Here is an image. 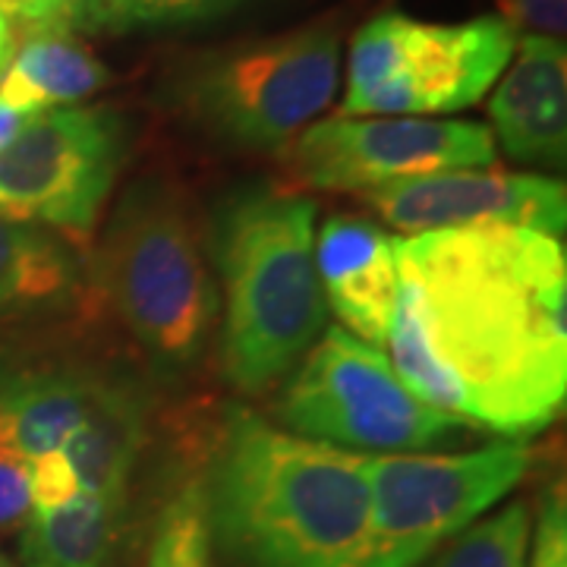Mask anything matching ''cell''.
<instances>
[{
	"instance_id": "6da1fadb",
	"label": "cell",
	"mask_w": 567,
	"mask_h": 567,
	"mask_svg": "<svg viewBox=\"0 0 567 567\" xmlns=\"http://www.w3.org/2000/svg\"><path fill=\"white\" fill-rule=\"evenodd\" d=\"M385 353L425 404L507 439L546 429L567 394V259L529 227L394 240Z\"/></svg>"
},
{
	"instance_id": "30bf717a",
	"label": "cell",
	"mask_w": 567,
	"mask_h": 567,
	"mask_svg": "<svg viewBox=\"0 0 567 567\" xmlns=\"http://www.w3.org/2000/svg\"><path fill=\"white\" fill-rule=\"evenodd\" d=\"M495 162L492 130L447 117H331L309 123L287 145L290 177L312 189L363 193L372 186Z\"/></svg>"
},
{
	"instance_id": "e0dca14e",
	"label": "cell",
	"mask_w": 567,
	"mask_h": 567,
	"mask_svg": "<svg viewBox=\"0 0 567 567\" xmlns=\"http://www.w3.org/2000/svg\"><path fill=\"white\" fill-rule=\"evenodd\" d=\"M107 82L104 63L58 22L32 25L0 70V102L39 114L95 95Z\"/></svg>"
},
{
	"instance_id": "2e32d148",
	"label": "cell",
	"mask_w": 567,
	"mask_h": 567,
	"mask_svg": "<svg viewBox=\"0 0 567 567\" xmlns=\"http://www.w3.org/2000/svg\"><path fill=\"white\" fill-rule=\"evenodd\" d=\"M148 435V394L130 375L99 372L80 425L63 442V457L80 492L130 495V480Z\"/></svg>"
},
{
	"instance_id": "d6986e66",
	"label": "cell",
	"mask_w": 567,
	"mask_h": 567,
	"mask_svg": "<svg viewBox=\"0 0 567 567\" xmlns=\"http://www.w3.org/2000/svg\"><path fill=\"white\" fill-rule=\"evenodd\" d=\"M237 0H70L58 25L70 32L123 35L215 17Z\"/></svg>"
},
{
	"instance_id": "44dd1931",
	"label": "cell",
	"mask_w": 567,
	"mask_h": 567,
	"mask_svg": "<svg viewBox=\"0 0 567 567\" xmlns=\"http://www.w3.org/2000/svg\"><path fill=\"white\" fill-rule=\"evenodd\" d=\"M212 551L203 488L186 486L158 514L142 567H212Z\"/></svg>"
},
{
	"instance_id": "484cf974",
	"label": "cell",
	"mask_w": 567,
	"mask_h": 567,
	"mask_svg": "<svg viewBox=\"0 0 567 567\" xmlns=\"http://www.w3.org/2000/svg\"><path fill=\"white\" fill-rule=\"evenodd\" d=\"M70 0H17L10 10H7V20L22 22L25 29L32 25H48V22H58L63 17Z\"/></svg>"
},
{
	"instance_id": "7a4b0ae2",
	"label": "cell",
	"mask_w": 567,
	"mask_h": 567,
	"mask_svg": "<svg viewBox=\"0 0 567 567\" xmlns=\"http://www.w3.org/2000/svg\"><path fill=\"white\" fill-rule=\"evenodd\" d=\"M199 488L212 546L234 567L365 565V454L234 410Z\"/></svg>"
},
{
	"instance_id": "ac0fdd59",
	"label": "cell",
	"mask_w": 567,
	"mask_h": 567,
	"mask_svg": "<svg viewBox=\"0 0 567 567\" xmlns=\"http://www.w3.org/2000/svg\"><path fill=\"white\" fill-rule=\"evenodd\" d=\"M130 495H92L29 511L20 536L22 567H114Z\"/></svg>"
},
{
	"instance_id": "8992f818",
	"label": "cell",
	"mask_w": 567,
	"mask_h": 567,
	"mask_svg": "<svg viewBox=\"0 0 567 567\" xmlns=\"http://www.w3.org/2000/svg\"><path fill=\"white\" fill-rule=\"evenodd\" d=\"M517 32L502 17L420 22L382 13L357 32L341 117H432L476 104L505 73Z\"/></svg>"
},
{
	"instance_id": "f546056e",
	"label": "cell",
	"mask_w": 567,
	"mask_h": 567,
	"mask_svg": "<svg viewBox=\"0 0 567 567\" xmlns=\"http://www.w3.org/2000/svg\"><path fill=\"white\" fill-rule=\"evenodd\" d=\"M0 567H10V561H7V558H3V555H0Z\"/></svg>"
},
{
	"instance_id": "ffe728a7",
	"label": "cell",
	"mask_w": 567,
	"mask_h": 567,
	"mask_svg": "<svg viewBox=\"0 0 567 567\" xmlns=\"http://www.w3.org/2000/svg\"><path fill=\"white\" fill-rule=\"evenodd\" d=\"M529 536V507L524 502H511L447 539L420 567H527Z\"/></svg>"
},
{
	"instance_id": "ba28073f",
	"label": "cell",
	"mask_w": 567,
	"mask_h": 567,
	"mask_svg": "<svg viewBox=\"0 0 567 567\" xmlns=\"http://www.w3.org/2000/svg\"><path fill=\"white\" fill-rule=\"evenodd\" d=\"M520 439L461 454H365L369 548L363 567H420L527 476Z\"/></svg>"
},
{
	"instance_id": "4316f807",
	"label": "cell",
	"mask_w": 567,
	"mask_h": 567,
	"mask_svg": "<svg viewBox=\"0 0 567 567\" xmlns=\"http://www.w3.org/2000/svg\"><path fill=\"white\" fill-rule=\"evenodd\" d=\"M32 114H25V111H17V107H10V104L0 102V145L3 142H10L17 133H20V126L29 121Z\"/></svg>"
},
{
	"instance_id": "9c48e42d",
	"label": "cell",
	"mask_w": 567,
	"mask_h": 567,
	"mask_svg": "<svg viewBox=\"0 0 567 567\" xmlns=\"http://www.w3.org/2000/svg\"><path fill=\"white\" fill-rule=\"evenodd\" d=\"M126 158L111 107H51L0 145V218L89 237Z\"/></svg>"
},
{
	"instance_id": "d4e9b609",
	"label": "cell",
	"mask_w": 567,
	"mask_h": 567,
	"mask_svg": "<svg viewBox=\"0 0 567 567\" xmlns=\"http://www.w3.org/2000/svg\"><path fill=\"white\" fill-rule=\"evenodd\" d=\"M502 10V20L514 32L543 35V39H565L567 0H495Z\"/></svg>"
},
{
	"instance_id": "277c9868",
	"label": "cell",
	"mask_w": 567,
	"mask_h": 567,
	"mask_svg": "<svg viewBox=\"0 0 567 567\" xmlns=\"http://www.w3.org/2000/svg\"><path fill=\"white\" fill-rule=\"evenodd\" d=\"M95 287L148 372L181 382L203 360L218 297L199 224L177 186L140 181L126 189L102 237Z\"/></svg>"
},
{
	"instance_id": "7402d4cb",
	"label": "cell",
	"mask_w": 567,
	"mask_h": 567,
	"mask_svg": "<svg viewBox=\"0 0 567 567\" xmlns=\"http://www.w3.org/2000/svg\"><path fill=\"white\" fill-rule=\"evenodd\" d=\"M527 567H567V505L561 486H551L543 495L529 536Z\"/></svg>"
},
{
	"instance_id": "5b68a950",
	"label": "cell",
	"mask_w": 567,
	"mask_h": 567,
	"mask_svg": "<svg viewBox=\"0 0 567 567\" xmlns=\"http://www.w3.org/2000/svg\"><path fill=\"white\" fill-rule=\"evenodd\" d=\"M338 70L341 35L316 22L196 58L183 66L174 95L183 114L215 140L278 152L331 104Z\"/></svg>"
},
{
	"instance_id": "4fadbf2b",
	"label": "cell",
	"mask_w": 567,
	"mask_h": 567,
	"mask_svg": "<svg viewBox=\"0 0 567 567\" xmlns=\"http://www.w3.org/2000/svg\"><path fill=\"white\" fill-rule=\"evenodd\" d=\"M316 271L344 331L382 350L398 300L394 237L369 218L331 215L316 234Z\"/></svg>"
},
{
	"instance_id": "83f0119b",
	"label": "cell",
	"mask_w": 567,
	"mask_h": 567,
	"mask_svg": "<svg viewBox=\"0 0 567 567\" xmlns=\"http://www.w3.org/2000/svg\"><path fill=\"white\" fill-rule=\"evenodd\" d=\"M13 54V22L7 20V13L0 10V70L7 66Z\"/></svg>"
},
{
	"instance_id": "603a6c76",
	"label": "cell",
	"mask_w": 567,
	"mask_h": 567,
	"mask_svg": "<svg viewBox=\"0 0 567 567\" xmlns=\"http://www.w3.org/2000/svg\"><path fill=\"white\" fill-rule=\"evenodd\" d=\"M80 495V483L73 476V470L66 464L63 451L41 454L35 461H29V498L32 511H48L58 507L70 498Z\"/></svg>"
},
{
	"instance_id": "3957f363",
	"label": "cell",
	"mask_w": 567,
	"mask_h": 567,
	"mask_svg": "<svg viewBox=\"0 0 567 567\" xmlns=\"http://www.w3.org/2000/svg\"><path fill=\"white\" fill-rule=\"evenodd\" d=\"M218 265L224 379L244 394H262L324 331L316 205L271 189L237 196L218 221Z\"/></svg>"
},
{
	"instance_id": "52a82bcc",
	"label": "cell",
	"mask_w": 567,
	"mask_h": 567,
	"mask_svg": "<svg viewBox=\"0 0 567 567\" xmlns=\"http://www.w3.org/2000/svg\"><path fill=\"white\" fill-rule=\"evenodd\" d=\"M278 416L293 435L372 454L425 451L464 432L461 420L410 391L385 350L344 328H324L309 347Z\"/></svg>"
},
{
	"instance_id": "9a60e30c",
	"label": "cell",
	"mask_w": 567,
	"mask_h": 567,
	"mask_svg": "<svg viewBox=\"0 0 567 567\" xmlns=\"http://www.w3.org/2000/svg\"><path fill=\"white\" fill-rule=\"evenodd\" d=\"M89 278L73 244L39 224L0 218V324H41L80 312Z\"/></svg>"
},
{
	"instance_id": "cb8c5ba5",
	"label": "cell",
	"mask_w": 567,
	"mask_h": 567,
	"mask_svg": "<svg viewBox=\"0 0 567 567\" xmlns=\"http://www.w3.org/2000/svg\"><path fill=\"white\" fill-rule=\"evenodd\" d=\"M29 511V464L0 442V536L22 529Z\"/></svg>"
},
{
	"instance_id": "7c38bea8",
	"label": "cell",
	"mask_w": 567,
	"mask_h": 567,
	"mask_svg": "<svg viewBox=\"0 0 567 567\" xmlns=\"http://www.w3.org/2000/svg\"><path fill=\"white\" fill-rule=\"evenodd\" d=\"M99 372L0 338V442L25 464L61 451L80 425Z\"/></svg>"
},
{
	"instance_id": "8fae6325",
	"label": "cell",
	"mask_w": 567,
	"mask_h": 567,
	"mask_svg": "<svg viewBox=\"0 0 567 567\" xmlns=\"http://www.w3.org/2000/svg\"><path fill=\"white\" fill-rule=\"evenodd\" d=\"M360 199L406 237L483 224L529 227L561 237L567 224L565 183L483 167H454L382 183L363 189Z\"/></svg>"
},
{
	"instance_id": "5bb4252c",
	"label": "cell",
	"mask_w": 567,
	"mask_h": 567,
	"mask_svg": "<svg viewBox=\"0 0 567 567\" xmlns=\"http://www.w3.org/2000/svg\"><path fill=\"white\" fill-rule=\"evenodd\" d=\"M514 48L517 61L488 102L498 142L514 162L561 167L567 158L565 41L524 35Z\"/></svg>"
},
{
	"instance_id": "f1b7e54d",
	"label": "cell",
	"mask_w": 567,
	"mask_h": 567,
	"mask_svg": "<svg viewBox=\"0 0 567 567\" xmlns=\"http://www.w3.org/2000/svg\"><path fill=\"white\" fill-rule=\"evenodd\" d=\"M13 3H17V0H0V10H3V13H7V10H10V7H13Z\"/></svg>"
}]
</instances>
